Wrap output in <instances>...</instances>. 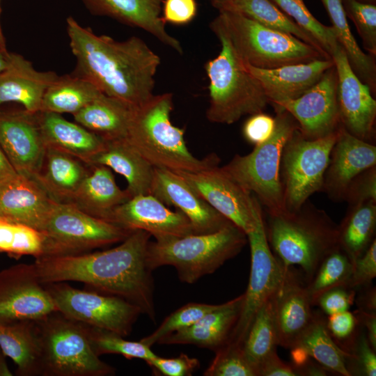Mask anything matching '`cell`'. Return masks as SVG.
I'll list each match as a JSON object with an SVG mask.
<instances>
[{
	"label": "cell",
	"instance_id": "cell-1",
	"mask_svg": "<svg viewBox=\"0 0 376 376\" xmlns=\"http://www.w3.org/2000/svg\"><path fill=\"white\" fill-rule=\"evenodd\" d=\"M150 237L136 230L108 250L42 257L33 264L42 284L81 282L97 292L125 299L155 322L154 281L146 261Z\"/></svg>",
	"mask_w": 376,
	"mask_h": 376
},
{
	"label": "cell",
	"instance_id": "cell-8",
	"mask_svg": "<svg viewBox=\"0 0 376 376\" xmlns=\"http://www.w3.org/2000/svg\"><path fill=\"white\" fill-rule=\"evenodd\" d=\"M219 12L215 18L246 64L273 69L327 58L319 50L292 35L266 27L236 12Z\"/></svg>",
	"mask_w": 376,
	"mask_h": 376
},
{
	"label": "cell",
	"instance_id": "cell-4",
	"mask_svg": "<svg viewBox=\"0 0 376 376\" xmlns=\"http://www.w3.org/2000/svg\"><path fill=\"white\" fill-rule=\"evenodd\" d=\"M173 108L172 93L154 95L135 107L126 139L155 168L195 172L219 165L220 159L215 154L200 159L189 152L184 130L171 121Z\"/></svg>",
	"mask_w": 376,
	"mask_h": 376
},
{
	"label": "cell",
	"instance_id": "cell-25",
	"mask_svg": "<svg viewBox=\"0 0 376 376\" xmlns=\"http://www.w3.org/2000/svg\"><path fill=\"white\" fill-rule=\"evenodd\" d=\"M94 15L107 16L127 25L141 29L179 54L180 41L166 29L162 15V0H81Z\"/></svg>",
	"mask_w": 376,
	"mask_h": 376
},
{
	"label": "cell",
	"instance_id": "cell-48",
	"mask_svg": "<svg viewBox=\"0 0 376 376\" xmlns=\"http://www.w3.org/2000/svg\"><path fill=\"white\" fill-rule=\"evenodd\" d=\"M327 329L337 345H344L341 349L345 350L356 336L359 320L354 313L345 311L327 315ZM338 345V346L340 345Z\"/></svg>",
	"mask_w": 376,
	"mask_h": 376
},
{
	"label": "cell",
	"instance_id": "cell-14",
	"mask_svg": "<svg viewBox=\"0 0 376 376\" xmlns=\"http://www.w3.org/2000/svg\"><path fill=\"white\" fill-rule=\"evenodd\" d=\"M175 172L214 210L246 235L256 228L263 217L257 198L218 165L195 172Z\"/></svg>",
	"mask_w": 376,
	"mask_h": 376
},
{
	"label": "cell",
	"instance_id": "cell-3",
	"mask_svg": "<svg viewBox=\"0 0 376 376\" xmlns=\"http://www.w3.org/2000/svg\"><path fill=\"white\" fill-rule=\"evenodd\" d=\"M267 216L265 233L272 253L285 267H301L307 283L338 246V224L308 201L297 210Z\"/></svg>",
	"mask_w": 376,
	"mask_h": 376
},
{
	"label": "cell",
	"instance_id": "cell-31",
	"mask_svg": "<svg viewBox=\"0 0 376 376\" xmlns=\"http://www.w3.org/2000/svg\"><path fill=\"white\" fill-rule=\"evenodd\" d=\"M130 198L126 191L117 185L109 168L93 165L69 203L92 216L107 221L111 211Z\"/></svg>",
	"mask_w": 376,
	"mask_h": 376
},
{
	"label": "cell",
	"instance_id": "cell-62",
	"mask_svg": "<svg viewBox=\"0 0 376 376\" xmlns=\"http://www.w3.org/2000/svg\"><path fill=\"white\" fill-rule=\"evenodd\" d=\"M0 50L5 54H8L9 53L6 48V40H5L3 31L1 27V24H0Z\"/></svg>",
	"mask_w": 376,
	"mask_h": 376
},
{
	"label": "cell",
	"instance_id": "cell-58",
	"mask_svg": "<svg viewBox=\"0 0 376 376\" xmlns=\"http://www.w3.org/2000/svg\"><path fill=\"white\" fill-rule=\"evenodd\" d=\"M18 175L0 147V183Z\"/></svg>",
	"mask_w": 376,
	"mask_h": 376
},
{
	"label": "cell",
	"instance_id": "cell-6",
	"mask_svg": "<svg viewBox=\"0 0 376 376\" xmlns=\"http://www.w3.org/2000/svg\"><path fill=\"white\" fill-rule=\"evenodd\" d=\"M247 242L246 234L233 224L212 233L150 241L147 265L151 271L171 265L182 282L191 284L214 273L236 256Z\"/></svg>",
	"mask_w": 376,
	"mask_h": 376
},
{
	"label": "cell",
	"instance_id": "cell-34",
	"mask_svg": "<svg viewBox=\"0 0 376 376\" xmlns=\"http://www.w3.org/2000/svg\"><path fill=\"white\" fill-rule=\"evenodd\" d=\"M294 347L303 350L328 372L351 376L347 366L348 354L334 341L327 329L326 318L321 313L313 312L311 322Z\"/></svg>",
	"mask_w": 376,
	"mask_h": 376
},
{
	"label": "cell",
	"instance_id": "cell-7",
	"mask_svg": "<svg viewBox=\"0 0 376 376\" xmlns=\"http://www.w3.org/2000/svg\"><path fill=\"white\" fill-rule=\"evenodd\" d=\"M42 376H107L115 368L93 349L85 324L59 311L36 320Z\"/></svg>",
	"mask_w": 376,
	"mask_h": 376
},
{
	"label": "cell",
	"instance_id": "cell-27",
	"mask_svg": "<svg viewBox=\"0 0 376 376\" xmlns=\"http://www.w3.org/2000/svg\"><path fill=\"white\" fill-rule=\"evenodd\" d=\"M334 65L332 59L328 58L273 69L258 68L245 63L248 70L261 84L269 104L299 97L316 84Z\"/></svg>",
	"mask_w": 376,
	"mask_h": 376
},
{
	"label": "cell",
	"instance_id": "cell-38",
	"mask_svg": "<svg viewBox=\"0 0 376 376\" xmlns=\"http://www.w3.org/2000/svg\"><path fill=\"white\" fill-rule=\"evenodd\" d=\"M226 10L238 13L266 27L292 35L319 50L327 58H331L310 33L301 28L270 0H236Z\"/></svg>",
	"mask_w": 376,
	"mask_h": 376
},
{
	"label": "cell",
	"instance_id": "cell-41",
	"mask_svg": "<svg viewBox=\"0 0 376 376\" xmlns=\"http://www.w3.org/2000/svg\"><path fill=\"white\" fill-rule=\"evenodd\" d=\"M0 252L13 257L45 256L43 235L30 226L0 219Z\"/></svg>",
	"mask_w": 376,
	"mask_h": 376
},
{
	"label": "cell",
	"instance_id": "cell-15",
	"mask_svg": "<svg viewBox=\"0 0 376 376\" xmlns=\"http://www.w3.org/2000/svg\"><path fill=\"white\" fill-rule=\"evenodd\" d=\"M56 311L33 263L0 271V324L36 321Z\"/></svg>",
	"mask_w": 376,
	"mask_h": 376
},
{
	"label": "cell",
	"instance_id": "cell-54",
	"mask_svg": "<svg viewBox=\"0 0 376 376\" xmlns=\"http://www.w3.org/2000/svg\"><path fill=\"white\" fill-rule=\"evenodd\" d=\"M197 6L195 0H165L162 17L165 22L184 25L196 16Z\"/></svg>",
	"mask_w": 376,
	"mask_h": 376
},
{
	"label": "cell",
	"instance_id": "cell-29",
	"mask_svg": "<svg viewBox=\"0 0 376 376\" xmlns=\"http://www.w3.org/2000/svg\"><path fill=\"white\" fill-rule=\"evenodd\" d=\"M38 118L47 147L70 154L87 164L104 146L102 137L61 114L39 111Z\"/></svg>",
	"mask_w": 376,
	"mask_h": 376
},
{
	"label": "cell",
	"instance_id": "cell-39",
	"mask_svg": "<svg viewBox=\"0 0 376 376\" xmlns=\"http://www.w3.org/2000/svg\"><path fill=\"white\" fill-rule=\"evenodd\" d=\"M273 295L265 301L255 316L241 347L245 358L255 369L257 376L260 365L276 352L279 346Z\"/></svg>",
	"mask_w": 376,
	"mask_h": 376
},
{
	"label": "cell",
	"instance_id": "cell-47",
	"mask_svg": "<svg viewBox=\"0 0 376 376\" xmlns=\"http://www.w3.org/2000/svg\"><path fill=\"white\" fill-rule=\"evenodd\" d=\"M348 354L347 366L353 363L351 375H376V351L370 345L365 332L357 333L352 342L345 350Z\"/></svg>",
	"mask_w": 376,
	"mask_h": 376
},
{
	"label": "cell",
	"instance_id": "cell-60",
	"mask_svg": "<svg viewBox=\"0 0 376 376\" xmlns=\"http://www.w3.org/2000/svg\"><path fill=\"white\" fill-rule=\"evenodd\" d=\"M3 355H4V354L1 351V352H0V375H12L13 374L9 370Z\"/></svg>",
	"mask_w": 376,
	"mask_h": 376
},
{
	"label": "cell",
	"instance_id": "cell-24",
	"mask_svg": "<svg viewBox=\"0 0 376 376\" xmlns=\"http://www.w3.org/2000/svg\"><path fill=\"white\" fill-rule=\"evenodd\" d=\"M58 77L53 71H38L23 56L9 52L8 65L0 73V106L13 102L29 112L40 111L44 94Z\"/></svg>",
	"mask_w": 376,
	"mask_h": 376
},
{
	"label": "cell",
	"instance_id": "cell-18",
	"mask_svg": "<svg viewBox=\"0 0 376 376\" xmlns=\"http://www.w3.org/2000/svg\"><path fill=\"white\" fill-rule=\"evenodd\" d=\"M0 147L18 174L36 178L47 149L38 113L0 110Z\"/></svg>",
	"mask_w": 376,
	"mask_h": 376
},
{
	"label": "cell",
	"instance_id": "cell-63",
	"mask_svg": "<svg viewBox=\"0 0 376 376\" xmlns=\"http://www.w3.org/2000/svg\"><path fill=\"white\" fill-rule=\"evenodd\" d=\"M360 2L365 3H369V4H375L376 3V0H357Z\"/></svg>",
	"mask_w": 376,
	"mask_h": 376
},
{
	"label": "cell",
	"instance_id": "cell-36",
	"mask_svg": "<svg viewBox=\"0 0 376 376\" xmlns=\"http://www.w3.org/2000/svg\"><path fill=\"white\" fill-rule=\"evenodd\" d=\"M102 93L74 74L58 76L46 90L40 111L75 114Z\"/></svg>",
	"mask_w": 376,
	"mask_h": 376
},
{
	"label": "cell",
	"instance_id": "cell-33",
	"mask_svg": "<svg viewBox=\"0 0 376 376\" xmlns=\"http://www.w3.org/2000/svg\"><path fill=\"white\" fill-rule=\"evenodd\" d=\"M0 349L17 365V375H40V353L35 321L0 324Z\"/></svg>",
	"mask_w": 376,
	"mask_h": 376
},
{
	"label": "cell",
	"instance_id": "cell-43",
	"mask_svg": "<svg viewBox=\"0 0 376 376\" xmlns=\"http://www.w3.org/2000/svg\"><path fill=\"white\" fill-rule=\"evenodd\" d=\"M86 326L91 346L99 357L104 354H118L128 359H141L147 361L157 356L150 347L140 340H127L115 333Z\"/></svg>",
	"mask_w": 376,
	"mask_h": 376
},
{
	"label": "cell",
	"instance_id": "cell-56",
	"mask_svg": "<svg viewBox=\"0 0 376 376\" xmlns=\"http://www.w3.org/2000/svg\"><path fill=\"white\" fill-rule=\"evenodd\" d=\"M359 324L365 329V334L374 350L376 351V313L359 310L354 313Z\"/></svg>",
	"mask_w": 376,
	"mask_h": 376
},
{
	"label": "cell",
	"instance_id": "cell-20",
	"mask_svg": "<svg viewBox=\"0 0 376 376\" xmlns=\"http://www.w3.org/2000/svg\"><path fill=\"white\" fill-rule=\"evenodd\" d=\"M150 194L184 214L195 234L214 233L233 224L202 198L175 171L154 167Z\"/></svg>",
	"mask_w": 376,
	"mask_h": 376
},
{
	"label": "cell",
	"instance_id": "cell-9",
	"mask_svg": "<svg viewBox=\"0 0 376 376\" xmlns=\"http://www.w3.org/2000/svg\"><path fill=\"white\" fill-rule=\"evenodd\" d=\"M275 127L265 142L254 146L246 155H235L222 170L244 189L256 196L267 214L285 210L280 179L282 151L298 129L295 118L286 111H276Z\"/></svg>",
	"mask_w": 376,
	"mask_h": 376
},
{
	"label": "cell",
	"instance_id": "cell-23",
	"mask_svg": "<svg viewBox=\"0 0 376 376\" xmlns=\"http://www.w3.org/2000/svg\"><path fill=\"white\" fill-rule=\"evenodd\" d=\"M57 201L37 179L18 174L0 183V219L38 231Z\"/></svg>",
	"mask_w": 376,
	"mask_h": 376
},
{
	"label": "cell",
	"instance_id": "cell-26",
	"mask_svg": "<svg viewBox=\"0 0 376 376\" xmlns=\"http://www.w3.org/2000/svg\"><path fill=\"white\" fill-rule=\"evenodd\" d=\"M243 294L219 304L194 324L161 338V345H194L217 352L226 346L238 320Z\"/></svg>",
	"mask_w": 376,
	"mask_h": 376
},
{
	"label": "cell",
	"instance_id": "cell-50",
	"mask_svg": "<svg viewBox=\"0 0 376 376\" xmlns=\"http://www.w3.org/2000/svg\"><path fill=\"white\" fill-rule=\"evenodd\" d=\"M154 372L164 376H190L200 366L199 361L181 353L175 358H162L159 356L146 361Z\"/></svg>",
	"mask_w": 376,
	"mask_h": 376
},
{
	"label": "cell",
	"instance_id": "cell-5",
	"mask_svg": "<svg viewBox=\"0 0 376 376\" xmlns=\"http://www.w3.org/2000/svg\"><path fill=\"white\" fill-rule=\"evenodd\" d=\"M210 27L220 42L221 50L205 65L209 80L207 120L230 125L244 116L263 112L269 102L261 84L237 54L216 18Z\"/></svg>",
	"mask_w": 376,
	"mask_h": 376
},
{
	"label": "cell",
	"instance_id": "cell-35",
	"mask_svg": "<svg viewBox=\"0 0 376 376\" xmlns=\"http://www.w3.org/2000/svg\"><path fill=\"white\" fill-rule=\"evenodd\" d=\"M376 202L349 205L338 225V245L353 263L375 240Z\"/></svg>",
	"mask_w": 376,
	"mask_h": 376
},
{
	"label": "cell",
	"instance_id": "cell-45",
	"mask_svg": "<svg viewBox=\"0 0 376 376\" xmlns=\"http://www.w3.org/2000/svg\"><path fill=\"white\" fill-rule=\"evenodd\" d=\"M346 17L354 23L370 55H376V6L357 0H341Z\"/></svg>",
	"mask_w": 376,
	"mask_h": 376
},
{
	"label": "cell",
	"instance_id": "cell-37",
	"mask_svg": "<svg viewBox=\"0 0 376 376\" xmlns=\"http://www.w3.org/2000/svg\"><path fill=\"white\" fill-rule=\"evenodd\" d=\"M334 30L338 44L343 48L349 63L360 80L371 91H375L376 66L373 56L365 54L357 42L349 26L341 0H321Z\"/></svg>",
	"mask_w": 376,
	"mask_h": 376
},
{
	"label": "cell",
	"instance_id": "cell-40",
	"mask_svg": "<svg viewBox=\"0 0 376 376\" xmlns=\"http://www.w3.org/2000/svg\"><path fill=\"white\" fill-rule=\"evenodd\" d=\"M353 264L346 253L338 245L319 264L306 289L313 306L326 291L338 286H348Z\"/></svg>",
	"mask_w": 376,
	"mask_h": 376
},
{
	"label": "cell",
	"instance_id": "cell-2",
	"mask_svg": "<svg viewBox=\"0 0 376 376\" xmlns=\"http://www.w3.org/2000/svg\"><path fill=\"white\" fill-rule=\"evenodd\" d=\"M66 25L76 58L72 74L88 80L102 93L135 107L153 97L161 58L145 41L137 36L120 41L97 35L71 16Z\"/></svg>",
	"mask_w": 376,
	"mask_h": 376
},
{
	"label": "cell",
	"instance_id": "cell-46",
	"mask_svg": "<svg viewBox=\"0 0 376 376\" xmlns=\"http://www.w3.org/2000/svg\"><path fill=\"white\" fill-rule=\"evenodd\" d=\"M215 354L203 375L257 376L255 369L245 358L240 347L226 345Z\"/></svg>",
	"mask_w": 376,
	"mask_h": 376
},
{
	"label": "cell",
	"instance_id": "cell-12",
	"mask_svg": "<svg viewBox=\"0 0 376 376\" xmlns=\"http://www.w3.org/2000/svg\"><path fill=\"white\" fill-rule=\"evenodd\" d=\"M58 311L65 316L123 337L130 335L141 309L118 296L75 288L66 282L43 284Z\"/></svg>",
	"mask_w": 376,
	"mask_h": 376
},
{
	"label": "cell",
	"instance_id": "cell-16",
	"mask_svg": "<svg viewBox=\"0 0 376 376\" xmlns=\"http://www.w3.org/2000/svg\"><path fill=\"white\" fill-rule=\"evenodd\" d=\"M338 76L334 65L308 90L296 99L270 103L275 111H286L308 139L324 137L340 127L337 100Z\"/></svg>",
	"mask_w": 376,
	"mask_h": 376
},
{
	"label": "cell",
	"instance_id": "cell-32",
	"mask_svg": "<svg viewBox=\"0 0 376 376\" xmlns=\"http://www.w3.org/2000/svg\"><path fill=\"white\" fill-rule=\"evenodd\" d=\"M135 107L104 93L73 114L78 124L104 140L126 138Z\"/></svg>",
	"mask_w": 376,
	"mask_h": 376
},
{
	"label": "cell",
	"instance_id": "cell-28",
	"mask_svg": "<svg viewBox=\"0 0 376 376\" xmlns=\"http://www.w3.org/2000/svg\"><path fill=\"white\" fill-rule=\"evenodd\" d=\"M88 165L106 166L123 175L130 198L150 193L154 167L126 138L105 140L103 148L89 160Z\"/></svg>",
	"mask_w": 376,
	"mask_h": 376
},
{
	"label": "cell",
	"instance_id": "cell-57",
	"mask_svg": "<svg viewBox=\"0 0 376 376\" xmlns=\"http://www.w3.org/2000/svg\"><path fill=\"white\" fill-rule=\"evenodd\" d=\"M365 291L359 295L356 301L359 310L376 313V290L375 287L369 286L363 288Z\"/></svg>",
	"mask_w": 376,
	"mask_h": 376
},
{
	"label": "cell",
	"instance_id": "cell-53",
	"mask_svg": "<svg viewBox=\"0 0 376 376\" xmlns=\"http://www.w3.org/2000/svg\"><path fill=\"white\" fill-rule=\"evenodd\" d=\"M274 127V118L263 111L251 115L244 124L242 133L249 143L257 146L272 136Z\"/></svg>",
	"mask_w": 376,
	"mask_h": 376
},
{
	"label": "cell",
	"instance_id": "cell-13",
	"mask_svg": "<svg viewBox=\"0 0 376 376\" xmlns=\"http://www.w3.org/2000/svg\"><path fill=\"white\" fill-rule=\"evenodd\" d=\"M246 235L251 259L249 280L238 320L227 344L240 347L258 311L278 288L285 269L269 246L264 216Z\"/></svg>",
	"mask_w": 376,
	"mask_h": 376
},
{
	"label": "cell",
	"instance_id": "cell-17",
	"mask_svg": "<svg viewBox=\"0 0 376 376\" xmlns=\"http://www.w3.org/2000/svg\"><path fill=\"white\" fill-rule=\"evenodd\" d=\"M331 58L338 76L337 100L340 125L354 136L372 143L375 135L376 101L372 96L371 89L354 73L340 45L333 50Z\"/></svg>",
	"mask_w": 376,
	"mask_h": 376
},
{
	"label": "cell",
	"instance_id": "cell-30",
	"mask_svg": "<svg viewBox=\"0 0 376 376\" xmlns=\"http://www.w3.org/2000/svg\"><path fill=\"white\" fill-rule=\"evenodd\" d=\"M91 169V166L81 159L47 147L36 179L56 201L69 203Z\"/></svg>",
	"mask_w": 376,
	"mask_h": 376
},
{
	"label": "cell",
	"instance_id": "cell-11",
	"mask_svg": "<svg viewBox=\"0 0 376 376\" xmlns=\"http://www.w3.org/2000/svg\"><path fill=\"white\" fill-rule=\"evenodd\" d=\"M338 129L317 139H306L297 129L285 143L280 164L285 211L297 210L311 196L322 191L324 173Z\"/></svg>",
	"mask_w": 376,
	"mask_h": 376
},
{
	"label": "cell",
	"instance_id": "cell-19",
	"mask_svg": "<svg viewBox=\"0 0 376 376\" xmlns=\"http://www.w3.org/2000/svg\"><path fill=\"white\" fill-rule=\"evenodd\" d=\"M107 221L132 231H146L155 240L195 234L184 214L172 211L150 194L133 196L117 206Z\"/></svg>",
	"mask_w": 376,
	"mask_h": 376
},
{
	"label": "cell",
	"instance_id": "cell-55",
	"mask_svg": "<svg viewBox=\"0 0 376 376\" xmlns=\"http://www.w3.org/2000/svg\"><path fill=\"white\" fill-rule=\"evenodd\" d=\"M257 373L258 376H298L296 368L282 361L276 352L260 365Z\"/></svg>",
	"mask_w": 376,
	"mask_h": 376
},
{
	"label": "cell",
	"instance_id": "cell-10",
	"mask_svg": "<svg viewBox=\"0 0 376 376\" xmlns=\"http://www.w3.org/2000/svg\"><path fill=\"white\" fill-rule=\"evenodd\" d=\"M40 232L45 241L43 257H47L84 253L121 242L133 231L92 216L71 203L57 201Z\"/></svg>",
	"mask_w": 376,
	"mask_h": 376
},
{
	"label": "cell",
	"instance_id": "cell-44",
	"mask_svg": "<svg viewBox=\"0 0 376 376\" xmlns=\"http://www.w3.org/2000/svg\"><path fill=\"white\" fill-rule=\"evenodd\" d=\"M218 306L219 304L201 303H189L184 305L165 318L155 331L141 338L140 341L151 347L163 337L194 324Z\"/></svg>",
	"mask_w": 376,
	"mask_h": 376
},
{
	"label": "cell",
	"instance_id": "cell-51",
	"mask_svg": "<svg viewBox=\"0 0 376 376\" xmlns=\"http://www.w3.org/2000/svg\"><path fill=\"white\" fill-rule=\"evenodd\" d=\"M352 264L349 288L356 290L369 286L376 276V240Z\"/></svg>",
	"mask_w": 376,
	"mask_h": 376
},
{
	"label": "cell",
	"instance_id": "cell-49",
	"mask_svg": "<svg viewBox=\"0 0 376 376\" xmlns=\"http://www.w3.org/2000/svg\"><path fill=\"white\" fill-rule=\"evenodd\" d=\"M344 201L349 205L365 202H376V166L355 177L346 191Z\"/></svg>",
	"mask_w": 376,
	"mask_h": 376
},
{
	"label": "cell",
	"instance_id": "cell-42",
	"mask_svg": "<svg viewBox=\"0 0 376 376\" xmlns=\"http://www.w3.org/2000/svg\"><path fill=\"white\" fill-rule=\"evenodd\" d=\"M301 28L310 33L331 57L339 44L332 26L320 22L308 10L304 0H270Z\"/></svg>",
	"mask_w": 376,
	"mask_h": 376
},
{
	"label": "cell",
	"instance_id": "cell-61",
	"mask_svg": "<svg viewBox=\"0 0 376 376\" xmlns=\"http://www.w3.org/2000/svg\"><path fill=\"white\" fill-rule=\"evenodd\" d=\"M8 55L9 53L8 54H5L0 50V73L3 72L8 65Z\"/></svg>",
	"mask_w": 376,
	"mask_h": 376
},
{
	"label": "cell",
	"instance_id": "cell-22",
	"mask_svg": "<svg viewBox=\"0 0 376 376\" xmlns=\"http://www.w3.org/2000/svg\"><path fill=\"white\" fill-rule=\"evenodd\" d=\"M273 306L279 346L291 349L313 316L306 282L293 267H285Z\"/></svg>",
	"mask_w": 376,
	"mask_h": 376
},
{
	"label": "cell",
	"instance_id": "cell-21",
	"mask_svg": "<svg viewBox=\"0 0 376 376\" xmlns=\"http://www.w3.org/2000/svg\"><path fill=\"white\" fill-rule=\"evenodd\" d=\"M373 166H376V146L354 136L340 125L324 173L322 191L333 201H344L353 179Z\"/></svg>",
	"mask_w": 376,
	"mask_h": 376
},
{
	"label": "cell",
	"instance_id": "cell-59",
	"mask_svg": "<svg viewBox=\"0 0 376 376\" xmlns=\"http://www.w3.org/2000/svg\"><path fill=\"white\" fill-rule=\"evenodd\" d=\"M236 0H211V3L219 11L227 10Z\"/></svg>",
	"mask_w": 376,
	"mask_h": 376
},
{
	"label": "cell",
	"instance_id": "cell-52",
	"mask_svg": "<svg viewBox=\"0 0 376 376\" xmlns=\"http://www.w3.org/2000/svg\"><path fill=\"white\" fill-rule=\"evenodd\" d=\"M356 291L347 286L333 288L317 299L315 306H318L322 313L327 315L348 311L355 300Z\"/></svg>",
	"mask_w": 376,
	"mask_h": 376
}]
</instances>
